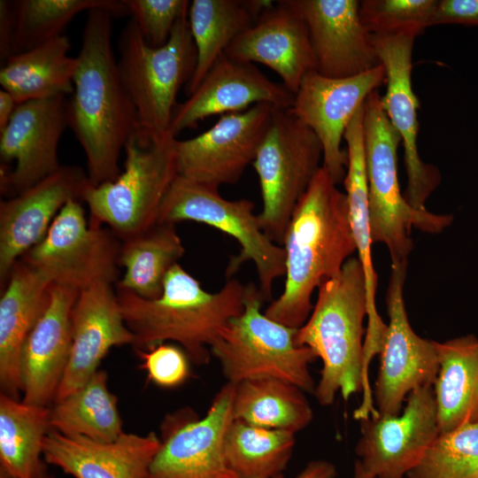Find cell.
Wrapping results in <instances>:
<instances>
[{"instance_id": "6da1fadb", "label": "cell", "mask_w": 478, "mask_h": 478, "mask_svg": "<svg viewBox=\"0 0 478 478\" xmlns=\"http://www.w3.org/2000/svg\"><path fill=\"white\" fill-rule=\"evenodd\" d=\"M112 18L103 9L88 12L73 91L67 99L68 127L85 153L94 186L119 176L120 153L138 131L136 113L114 56Z\"/></svg>"}, {"instance_id": "7a4b0ae2", "label": "cell", "mask_w": 478, "mask_h": 478, "mask_svg": "<svg viewBox=\"0 0 478 478\" xmlns=\"http://www.w3.org/2000/svg\"><path fill=\"white\" fill-rule=\"evenodd\" d=\"M321 166L298 201L285 230L283 291L265 314L299 328L309 318L316 288L337 274L357 251L345 193Z\"/></svg>"}, {"instance_id": "3957f363", "label": "cell", "mask_w": 478, "mask_h": 478, "mask_svg": "<svg viewBox=\"0 0 478 478\" xmlns=\"http://www.w3.org/2000/svg\"><path fill=\"white\" fill-rule=\"evenodd\" d=\"M318 289L312 311L296 335L298 345L309 347L322 361L313 396L320 405L328 406L338 393L347 401L362 391L363 402L354 418L360 420L377 415L365 367L363 323L367 300L358 258L351 257Z\"/></svg>"}, {"instance_id": "277c9868", "label": "cell", "mask_w": 478, "mask_h": 478, "mask_svg": "<svg viewBox=\"0 0 478 478\" xmlns=\"http://www.w3.org/2000/svg\"><path fill=\"white\" fill-rule=\"evenodd\" d=\"M116 294L136 352L173 341L191 362L202 366L210 361L211 347L221 328L243 312L245 285L229 278L220 290L208 292L177 264L158 298L117 289Z\"/></svg>"}, {"instance_id": "5b68a950", "label": "cell", "mask_w": 478, "mask_h": 478, "mask_svg": "<svg viewBox=\"0 0 478 478\" xmlns=\"http://www.w3.org/2000/svg\"><path fill=\"white\" fill-rule=\"evenodd\" d=\"M118 49L119 73L136 113L137 132L153 140L165 138L171 134L178 92L189 82L196 67L189 8L177 20L165 45H149L130 19L120 32Z\"/></svg>"}, {"instance_id": "8992f818", "label": "cell", "mask_w": 478, "mask_h": 478, "mask_svg": "<svg viewBox=\"0 0 478 478\" xmlns=\"http://www.w3.org/2000/svg\"><path fill=\"white\" fill-rule=\"evenodd\" d=\"M265 299L254 283L245 285L243 312L220 331L211 347L227 382L260 378L282 380L313 395L316 382L309 365L317 358L312 349L296 342L297 328L262 312Z\"/></svg>"}, {"instance_id": "52a82bcc", "label": "cell", "mask_w": 478, "mask_h": 478, "mask_svg": "<svg viewBox=\"0 0 478 478\" xmlns=\"http://www.w3.org/2000/svg\"><path fill=\"white\" fill-rule=\"evenodd\" d=\"M379 89L364 104L365 163L368 186L373 243L389 250L391 265L407 264L413 243L412 227L440 233L452 222V215L435 214L412 207L401 193L397 173V149L401 137L382 107Z\"/></svg>"}, {"instance_id": "ba28073f", "label": "cell", "mask_w": 478, "mask_h": 478, "mask_svg": "<svg viewBox=\"0 0 478 478\" xmlns=\"http://www.w3.org/2000/svg\"><path fill=\"white\" fill-rule=\"evenodd\" d=\"M176 137L153 140L135 133L127 142L124 169L112 181L89 184L83 195L89 221L106 225L122 242L158 222L161 204L178 176Z\"/></svg>"}, {"instance_id": "9c48e42d", "label": "cell", "mask_w": 478, "mask_h": 478, "mask_svg": "<svg viewBox=\"0 0 478 478\" xmlns=\"http://www.w3.org/2000/svg\"><path fill=\"white\" fill-rule=\"evenodd\" d=\"M322 145L314 132L289 108H275L252 163L263 207L258 219L264 233L281 245L287 226L321 167Z\"/></svg>"}, {"instance_id": "30bf717a", "label": "cell", "mask_w": 478, "mask_h": 478, "mask_svg": "<svg viewBox=\"0 0 478 478\" xmlns=\"http://www.w3.org/2000/svg\"><path fill=\"white\" fill-rule=\"evenodd\" d=\"M183 220L213 227L235 238L241 250L229 260L227 279L243 264L251 261L265 301L272 299L274 282L285 274V252L262 230L253 202L226 199L218 188L177 176L161 204L158 222L176 224Z\"/></svg>"}, {"instance_id": "8fae6325", "label": "cell", "mask_w": 478, "mask_h": 478, "mask_svg": "<svg viewBox=\"0 0 478 478\" xmlns=\"http://www.w3.org/2000/svg\"><path fill=\"white\" fill-rule=\"evenodd\" d=\"M81 203L68 201L44 238L20 258L53 284L79 291L97 282L116 284L121 241L110 228L87 220Z\"/></svg>"}, {"instance_id": "7c38bea8", "label": "cell", "mask_w": 478, "mask_h": 478, "mask_svg": "<svg viewBox=\"0 0 478 478\" xmlns=\"http://www.w3.org/2000/svg\"><path fill=\"white\" fill-rule=\"evenodd\" d=\"M407 264L391 265L386 304L389 324L380 351L374 397L381 416L400 414L415 389L433 386L439 370L435 341L419 336L411 327L404 301Z\"/></svg>"}, {"instance_id": "4fadbf2b", "label": "cell", "mask_w": 478, "mask_h": 478, "mask_svg": "<svg viewBox=\"0 0 478 478\" xmlns=\"http://www.w3.org/2000/svg\"><path fill=\"white\" fill-rule=\"evenodd\" d=\"M267 103L221 115L208 130L174 143L178 176L218 188L234 184L252 164L274 109Z\"/></svg>"}, {"instance_id": "5bb4252c", "label": "cell", "mask_w": 478, "mask_h": 478, "mask_svg": "<svg viewBox=\"0 0 478 478\" xmlns=\"http://www.w3.org/2000/svg\"><path fill=\"white\" fill-rule=\"evenodd\" d=\"M67 96L19 104L0 131V190L7 198L55 173L58 148L68 127Z\"/></svg>"}, {"instance_id": "9a60e30c", "label": "cell", "mask_w": 478, "mask_h": 478, "mask_svg": "<svg viewBox=\"0 0 478 478\" xmlns=\"http://www.w3.org/2000/svg\"><path fill=\"white\" fill-rule=\"evenodd\" d=\"M386 83V70L380 65L348 78H328L308 73L294 95L289 110L308 126L323 149L322 166L335 184L343 181L348 164L342 140L355 112L368 96Z\"/></svg>"}, {"instance_id": "2e32d148", "label": "cell", "mask_w": 478, "mask_h": 478, "mask_svg": "<svg viewBox=\"0 0 478 478\" xmlns=\"http://www.w3.org/2000/svg\"><path fill=\"white\" fill-rule=\"evenodd\" d=\"M356 454L374 478H404L439 435L433 386L412 390L402 414L360 420Z\"/></svg>"}, {"instance_id": "e0dca14e", "label": "cell", "mask_w": 478, "mask_h": 478, "mask_svg": "<svg viewBox=\"0 0 478 478\" xmlns=\"http://www.w3.org/2000/svg\"><path fill=\"white\" fill-rule=\"evenodd\" d=\"M416 35H372L373 44L386 70L387 89L381 96L382 107L401 137L407 173L404 197L418 211H427L425 202L438 186L439 170L422 161L418 150L420 102L412 84V49Z\"/></svg>"}, {"instance_id": "ac0fdd59", "label": "cell", "mask_w": 478, "mask_h": 478, "mask_svg": "<svg viewBox=\"0 0 478 478\" xmlns=\"http://www.w3.org/2000/svg\"><path fill=\"white\" fill-rule=\"evenodd\" d=\"M91 184L78 166H61L55 173L0 203V287L15 263L46 235L54 219L72 200L83 202Z\"/></svg>"}, {"instance_id": "d6986e66", "label": "cell", "mask_w": 478, "mask_h": 478, "mask_svg": "<svg viewBox=\"0 0 478 478\" xmlns=\"http://www.w3.org/2000/svg\"><path fill=\"white\" fill-rule=\"evenodd\" d=\"M234 384L226 382L203 418L166 423L148 478H237L228 466L223 438L233 420Z\"/></svg>"}, {"instance_id": "ffe728a7", "label": "cell", "mask_w": 478, "mask_h": 478, "mask_svg": "<svg viewBox=\"0 0 478 478\" xmlns=\"http://www.w3.org/2000/svg\"><path fill=\"white\" fill-rule=\"evenodd\" d=\"M293 101V93L282 83L271 81L252 63L222 54L188 98L177 104L169 132L176 137L212 115L243 112L259 103L287 109Z\"/></svg>"}, {"instance_id": "44dd1931", "label": "cell", "mask_w": 478, "mask_h": 478, "mask_svg": "<svg viewBox=\"0 0 478 478\" xmlns=\"http://www.w3.org/2000/svg\"><path fill=\"white\" fill-rule=\"evenodd\" d=\"M292 1L306 23L320 74L348 78L382 65L361 21L360 1Z\"/></svg>"}, {"instance_id": "7402d4cb", "label": "cell", "mask_w": 478, "mask_h": 478, "mask_svg": "<svg viewBox=\"0 0 478 478\" xmlns=\"http://www.w3.org/2000/svg\"><path fill=\"white\" fill-rule=\"evenodd\" d=\"M224 54L238 61L266 66L294 95L303 78L316 71L306 23L292 0L276 1Z\"/></svg>"}, {"instance_id": "603a6c76", "label": "cell", "mask_w": 478, "mask_h": 478, "mask_svg": "<svg viewBox=\"0 0 478 478\" xmlns=\"http://www.w3.org/2000/svg\"><path fill=\"white\" fill-rule=\"evenodd\" d=\"M72 326L71 353L53 403L84 385L112 347L134 343L111 283L97 282L80 291Z\"/></svg>"}, {"instance_id": "cb8c5ba5", "label": "cell", "mask_w": 478, "mask_h": 478, "mask_svg": "<svg viewBox=\"0 0 478 478\" xmlns=\"http://www.w3.org/2000/svg\"><path fill=\"white\" fill-rule=\"evenodd\" d=\"M80 291L52 284L49 304L27 335L20 355L23 401H54L72 348V316Z\"/></svg>"}, {"instance_id": "d4e9b609", "label": "cell", "mask_w": 478, "mask_h": 478, "mask_svg": "<svg viewBox=\"0 0 478 478\" xmlns=\"http://www.w3.org/2000/svg\"><path fill=\"white\" fill-rule=\"evenodd\" d=\"M160 445L155 432H124L114 441L99 442L50 430L43 441L42 458L74 478H148Z\"/></svg>"}, {"instance_id": "484cf974", "label": "cell", "mask_w": 478, "mask_h": 478, "mask_svg": "<svg viewBox=\"0 0 478 478\" xmlns=\"http://www.w3.org/2000/svg\"><path fill=\"white\" fill-rule=\"evenodd\" d=\"M52 284L19 258L1 289L0 386L1 392L12 397L19 398L22 393L21 350L49 304Z\"/></svg>"}, {"instance_id": "4316f807", "label": "cell", "mask_w": 478, "mask_h": 478, "mask_svg": "<svg viewBox=\"0 0 478 478\" xmlns=\"http://www.w3.org/2000/svg\"><path fill=\"white\" fill-rule=\"evenodd\" d=\"M343 139L347 144L348 155L343 184L358 258L364 271L367 300V329L364 350L366 354L374 356L382 350L388 325L380 317L375 304L378 278L371 256L373 241L365 163L364 104L358 109L347 126Z\"/></svg>"}, {"instance_id": "83f0119b", "label": "cell", "mask_w": 478, "mask_h": 478, "mask_svg": "<svg viewBox=\"0 0 478 478\" xmlns=\"http://www.w3.org/2000/svg\"><path fill=\"white\" fill-rule=\"evenodd\" d=\"M436 345L439 370L433 389L443 434L478 422V339L467 335Z\"/></svg>"}, {"instance_id": "f1b7e54d", "label": "cell", "mask_w": 478, "mask_h": 478, "mask_svg": "<svg viewBox=\"0 0 478 478\" xmlns=\"http://www.w3.org/2000/svg\"><path fill=\"white\" fill-rule=\"evenodd\" d=\"M71 42L63 35L31 50L8 58L0 70V84L18 104L70 96L77 69L71 57Z\"/></svg>"}, {"instance_id": "f546056e", "label": "cell", "mask_w": 478, "mask_h": 478, "mask_svg": "<svg viewBox=\"0 0 478 478\" xmlns=\"http://www.w3.org/2000/svg\"><path fill=\"white\" fill-rule=\"evenodd\" d=\"M184 252L175 224L157 222L121 242L119 262L124 274L116 289L146 299L158 298L167 274L179 264Z\"/></svg>"}, {"instance_id": "4dcf8cb0", "label": "cell", "mask_w": 478, "mask_h": 478, "mask_svg": "<svg viewBox=\"0 0 478 478\" xmlns=\"http://www.w3.org/2000/svg\"><path fill=\"white\" fill-rule=\"evenodd\" d=\"M305 393L295 384L274 378L242 381L234 384L233 420L296 434L313 418Z\"/></svg>"}, {"instance_id": "1f68e13d", "label": "cell", "mask_w": 478, "mask_h": 478, "mask_svg": "<svg viewBox=\"0 0 478 478\" xmlns=\"http://www.w3.org/2000/svg\"><path fill=\"white\" fill-rule=\"evenodd\" d=\"M50 408L0 395V470L11 478H36L45 466L42 445L51 430Z\"/></svg>"}, {"instance_id": "d6a6232c", "label": "cell", "mask_w": 478, "mask_h": 478, "mask_svg": "<svg viewBox=\"0 0 478 478\" xmlns=\"http://www.w3.org/2000/svg\"><path fill=\"white\" fill-rule=\"evenodd\" d=\"M257 19L248 0H193L189 23L197 50L194 73L185 85L189 96L214 62Z\"/></svg>"}, {"instance_id": "836d02e7", "label": "cell", "mask_w": 478, "mask_h": 478, "mask_svg": "<svg viewBox=\"0 0 478 478\" xmlns=\"http://www.w3.org/2000/svg\"><path fill=\"white\" fill-rule=\"evenodd\" d=\"M50 418L51 430L67 436L112 442L124 433L118 399L101 369L79 389L54 402Z\"/></svg>"}, {"instance_id": "e575fe53", "label": "cell", "mask_w": 478, "mask_h": 478, "mask_svg": "<svg viewBox=\"0 0 478 478\" xmlns=\"http://www.w3.org/2000/svg\"><path fill=\"white\" fill-rule=\"evenodd\" d=\"M295 443L294 433L233 420L224 435L223 450L237 478H274L286 468Z\"/></svg>"}, {"instance_id": "d590c367", "label": "cell", "mask_w": 478, "mask_h": 478, "mask_svg": "<svg viewBox=\"0 0 478 478\" xmlns=\"http://www.w3.org/2000/svg\"><path fill=\"white\" fill-rule=\"evenodd\" d=\"M12 6L13 54L63 35L68 24L82 12L103 9L116 18L129 15L123 0H14Z\"/></svg>"}, {"instance_id": "8d00e7d4", "label": "cell", "mask_w": 478, "mask_h": 478, "mask_svg": "<svg viewBox=\"0 0 478 478\" xmlns=\"http://www.w3.org/2000/svg\"><path fill=\"white\" fill-rule=\"evenodd\" d=\"M406 478H478V422L439 434Z\"/></svg>"}, {"instance_id": "74e56055", "label": "cell", "mask_w": 478, "mask_h": 478, "mask_svg": "<svg viewBox=\"0 0 478 478\" xmlns=\"http://www.w3.org/2000/svg\"><path fill=\"white\" fill-rule=\"evenodd\" d=\"M437 0H363L359 16L374 35L411 34L418 36L428 27Z\"/></svg>"}, {"instance_id": "f35d334b", "label": "cell", "mask_w": 478, "mask_h": 478, "mask_svg": "<svg viewBox=\"0 0 478 478\" xmlns=\"http://www.w3.org/2000/svg\"><path fill=\"white\" fill-rule=\"evenodd\" d=\"M131 19L151 47L165 45L190 2L188 0H123Z\"/></svg>"}, {"instance_id": "ab89813d", "label": "cell", "mask_w": 478, "mask_h": 478, "mask_svg": "<svg viewBox=\"0 0 478 478\" xmlns=\"http://www.w3.org/2000/svg\"><path fill=\"white\" fill-rule=\"evenodd\" d=\"M137 353L143 359L142 366L147 372L149 379L159 387H178L190 375V360L180 346L160 343Z\"/></svg>"}, {"instance_id": "60d3db41", "label": "cell", "mask_w": 478, "mask_h": 478, "mask_svg": "<svg viewBox=\"0 0 478 478\" xmlns=\"http://www.w3.org/2000/svg\"><path fill=\"white\" fill-rule=\"evenodd\" d=\"M447 24L478 26V0L438 1L430 27Z\"/></svg>"}, {"instance_id": "b9f144b4", "label": "cell", "mask_w": 478, "mask_h": 478, "mask_svg": "<svg viewBox=\"0 0 478 478\" xmlns=\"http://www.w3.org/2000/svg\"><path fill=\"white\" fill-rule=\"evenodd\" d=\"M13 14L12 1H0V57L4 62L13 54Z\"/></svg>"}, {"instance_id": "7bdbcfd3", "label": "cell", "mask_w": 478, "mask_h": 478, "mask_svg": "<svg viewBox=\"0 0 478 478\" xmlns=\"http://www.w3.org/2000/svg\"><path fill=\"white\" fill-rule=\"evenodd\" d=\"M335 466L323 459L310 461L296 478H335ZM274 478H284L281 474Z\"/></svg>"}, {"instance_id": "ee69618b", "label": "cell", "mask_w": 478, "mask_h": 478, "mask_svg": "<svg viewBox=\"0 0 478 478\" xmlns=\"http://www.w3.org/2000/svg\"><path fill=\"white\" fill-rule=\"evenodd\" d=\"M18 104L8 91L0 89V131L7 126Z\"/></svg>"}, {"instance_id": "f6af8a7d", "label": "cell", "mask_w": 478, "mask_h": 478, "mask_svg": "<svg viewBox=\"0 0 478 478\" xmlns=\"http://www.w3.org/2000/svg\"><path fill=\"white\" fill-rule=\"evenodd\" d=\"M353 478H374L373 476L367 474L365 470L362 468L358 460L355 462L354 465V473Z\"/></svg>"}, {"instance_id": "bcb514c9", "label": "cell", "mask_w": 478, "mask_h": 478, "mask_svg": "<svg viewBox=\"0 0 478 478\" xmlns=\"http://www.w3.org/2000/svg\"><path fill=\"white\" fill-rule=\"evenodd\" d=\"M36 478H51L46 472L45 466L41 470Z\"/></svg>"}, {"instance_id": "7dc6e473", "label": "cell", "mask_w": 478, "mask_h": 478, "mask_svg": "<svg viewBox=\"0 0 478 478\" xmlns=\"http://www.w3.org/2000/svg\"><path fill=\"white\" fill-rule=\"evenodd\" d=\"M0 478H11V477L7 474H5L4 472L1 471L0 472Z\"/></svg>"}]
</instances>
